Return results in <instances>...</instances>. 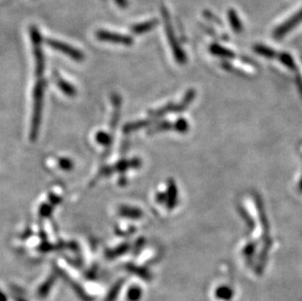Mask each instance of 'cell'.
Here are the masks:
<instances>
[{"label":"cell","instance_id":"6da1fadb","mask_svg":"<svg viewBox=\"0 0 302 301\" xmlns=\"http://www.w3.org/2000/svg\"><path fill=\"white\" fill-rule=\"evenodd\" d=\"M301 23H302V9H301L297 14L292 16L291 19L287 20L280 27H278L275 29L274 33H273L275 38H278V39L283 38L292 29L298 27Z\"/></svg>","mask_w":302,"mask_h":301},{"label":"cell","instance_id":"7a4b0ae2","mask_svg":"<svg viewBox=\"0 0 302 301\" xmlns=\"http://www.w3.org/2000/svg\"><path fill=\"white\" fill-rule=\"evenodd\" d=\"M164 14V19H165V30H166V34H167V37L169 39V43L171 44V47H172V50H173V53L175 58L177 59V61L183 63L185 61V57L184 54L182 52V50L180 49L177 41H176V38H175V35H174V32H173V29L171 27V23L169 21V16H168V13L164 10L163 12Z\"/></svg>","mask_w":302,"mask_h":301},{"label":"cell","instance_id":"3957f363","mask_svg":"<svg viewBox=\"0 0 302 301\" xmlns=\"http://www.w3.org/2000/svg\"><path fill=\"white\" fill-rule=\"evenodd\" d=\"M96 36L98 39L107 41V42H112L117 44H123V45H130L132 44V38L127 35H121L118 33H113L107 30H98L96 32Z\"/></svg>","mask_w":302,"mask_h":301},{"label":"cell","instance_id":"277c9868","mask_svg":"<svg viewBox=\"0 0 302 301\" xmlns=\"http://www.w3.org/2000/svg\"><path fill=\"white\" fill-rule=\"evenodd\" d=\"M47 43H48V45H50L52 48H54L57 51H60L64 54L68 55L76 61H83V53L81 51H79L78 49L72 47L71 45H68L66 43H63V42H60V41H57V40H53V39H48Z\"/></svg>","mask_w":302,"mask_h":301},{"label":"cell","instance_id":"5b68a950","mask_svg":"<svg viewBox=\"0 0 302 301\" xmlns=\"http://www.w3.org/2000/svg\"><path fill=\"white\" fill-rule=\"evenodd\" d=\"M158 24H159V22L157 20H150V21L135 25L134 27H132V31L136 34H142L146 31H149V30L153 29L154 27H156Z\"/></svg>","mask_w":302,"mask_h":301},{"label":"cell","instance_id":"8992f818","mask_svg":"<svg viewBox=\"0 0 302 301\" xmlns=\"http://www.w3.org/2000/svg\"><path fill=\"white\" fill-rule=\"evenodd\" d=\"M228 18H229V22L231 24V27L232 28L239 32L243 29V23L242 21L240 20L238 14L236 13V11L234 9H230L229 12H228Z\"/></svg>","mask_w":302,"mask_h":301},{"label":"cell","instance_id":"52a82bcc","mask_svg":"<svg viewBox=\"0 0 302 301\" xmlns=\"http://www.w3.org/2000/svg\"><path fill=\"white\" fill-rule=\"evenodd\" d=\"M57 83H58V86L60 87V89L67 95L69 96H74L76 94V89L73 85H71L69 82L64 81L63 79H60V78H57Z\"/></svg>","mask_w":302,"mask_h":301},{"label":"cell","instance_id":"ba28073f","mask_svg":"<svg viewBox=\"0 0 302 301\" xmlns=\"http://www.w3.org/2000/svg\"><path fill=\"white\" fill-rule=\"evenodd\" d=\"M210 51L212 54L220 56V57H224V58H228V57H234V53L222 46H220L218 44H213L210 47Z\"/></svg>","mask_w":302,"mask_h":301},{"label":"cell","instance_id":"9c48e42d","mask_svg":"<svg viewBox=\"0 0 302 301\" xmlns=\"http://www.w3.org/2000/svg\"><path fill=\"white\" fill-rule=\"evenodd\" d=\"M254 51L256 53L261 55V56L266 57V58H274L275 55H276L273 49H271L269 47H266L264 45H256L254 47Z\"/></svg>","mask_w":302,"mask_h":301},{"label":"cell","instance_id":"30bf717a","mask_svg":"<svg viewBox=\"0 0 302 301\" xmlns=\"http://www.w3.org/2000/svg\"><path fill=\"white\" fill-rule=\"evenodd\" d=\"M120 213L124 216H128V217H133V218H137L141 216V211L138 210L136 208H130V207H121L120 208Z\"/></svg>","mask_w":302,"mask_h":301},{"label":"cell","instance_id":"8fae6325","mask_svg":"<svg viewBox=\"0 0 302 301\" xmlns=\"http://www.w3.org/2000/svg\"><path fill=\"white\" fill-rule=\"evenodd\" d=\"M280 60L282 61V63L287 66L288 68L290 69H296V65H295V62L293 60V58L291 57V55L287 54V53H282L280 55Z\"/></svg>","mask_w":302,"mask_h":301},{"label":"cell","instance_id":"7c38bea8","mask_svg":"<svg viewBox=\"0 0 302 301\" xmlns=\"http://www.w3.org/2000/svg\"><path fill=\"white\" fill-rule=\"evenodd\" d=\"M216 296L222 300H230L232 297V291L226 287H223L218 289Z\"/></svg>","mask_w":302,"mask_h":301},{"label":"cell","instance_id":"4fadbf2b","mask_svg":"<svg viewBox=\"0 0 302 301\" xmlns=\"http://www.w3.org/2000/svg\"><path fill=\"white\" fill-rule=\"evenodd\" d=\"M120 287H121V285L120 284H117L111 291L110 292V294H109V296L105 299V301H115V299H116V297H117V295H118V293H119V290H120Z\"/></svg>","mask_w":302,"mask_h":301},{"label":"cell","instance_id":"5bb4252c","mask_svg":"<svg viewBox=\"0 0 302 301\" xmlns=\"http://www.w3.org/2000/svg\"><path fill=\"white\" fill-rule=\"evenodd\" d=\"M97 141L101 144H108L110 142V137L108 136L106 133H103V132H100L97 134Z\"/></svg>","mask_w":302,"mask_h":301},{"label":"cell","instance_id":"9a60e30c","mask_svg":"<svg viewBox=\"0 0 302 301\" xmlns=\"http://www.w3.org/2000/svg\"><path fill=\"white\" fill-rule=\"evenodd\" d=\"M140 296V291L138 289L130 291V301H136Z\"/></svg>","mask_w":302,"mask_h":301},{"label":"cell","instance_id":"2e32d148","mask_svg":"<svg viewBox=\"0 0 302 301\" xmlns=\"http://www.w3.org/2000/svg\"><path fill=\"white\" fill-rule=\"evenodd\" d=\"M60 165H61L62 167H65L66 169H70L71 166H72L71 162H70L69 160H62V161L60 162Z\"/></svg>","mask_w":302,"mask_h":301}]
</instances>
